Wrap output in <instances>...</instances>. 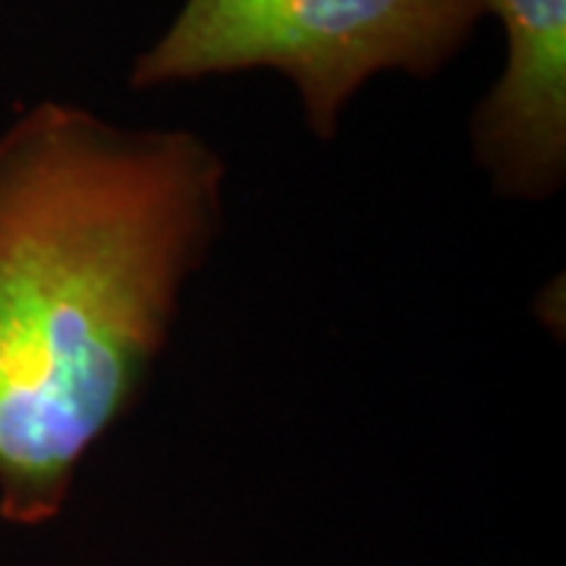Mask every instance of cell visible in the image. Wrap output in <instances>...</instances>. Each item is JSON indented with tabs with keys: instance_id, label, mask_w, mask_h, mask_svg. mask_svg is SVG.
I'll list each match as a JSON object with an SVG mask.
<instances>
[{
	"instance_id": "obj_1",
	"label": "cell",
	"mask_w": 566,
	"mask_h": 566,
	"mask_svg": "<svg viewBox=\"0 0 566 566\" xmlns=\"http://www.w3.org/2000/svg\"><path fill=\"white\" fill-rule=\"evenodd\" d=\"M192 129L39 102L0 133V520L51 523L139 403L223 223Z\"/></svg>"
},
{
	"instance_id": "obj_2",
	"label": "cell",
	"mask_w": 566,
	"mask_h": 566,
	"mask_svg": "<svg viewBox=\"0 0 566 566\" xmlns=\"http://www.w3.org/2000/svg\"><path fill=\"white\" fill-rule=\"evenodd\" d=\"M482 20V0H182L133 61L129 85L274 70L293 85L308 133L327 142L365 82L438 76Z\"/></svg>"
},
{
	"instance_id": "obj_3",
	"label": "cell",
	"mask_w": 566,
	"mask_h": 566,
	"mask_svg": "<svg viewBox=\"0 0 566 566\" xmlns=\"http://www.w3.org/2000/svg\"><path fill=\"white\" fill-rule=\"evenodd\" d=\"M504 29V70L472 114V155L510 199L566 180V0H482Z\"/></svg>"
}]
</instances>
